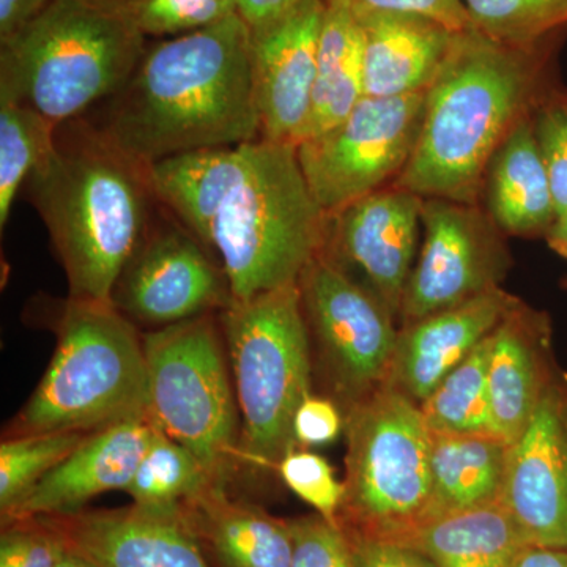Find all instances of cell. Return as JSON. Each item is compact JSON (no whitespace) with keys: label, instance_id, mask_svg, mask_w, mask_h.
<instances>
[{"label":"cell","instance_id":"6da1fadb","mask_svg":"<svg viewBox=\"0 0 567 567\" xmlns=\"http://www.w3.org/2000/svg\"><path fill=\"white\" fill-rule=\"evenodd\" d=\"M156 200L221 260L233 301L300 281L324 251L328 215L297 145L267 140L171 156L148 167Z\"/></svg>","mask_w":567,"mask_h":567},{"label":"cell","instance_id":"7a4b0ae2","mask_svg":"<svg viewBox=\"0 0 567 567\" xmlns=\"http://www.w3.org/2000/svg\"><path fill=\"white\" fill-rule=\"evenodd\" d=\"M110 100L106 121L96 128L144 166L260 140L251 31L234 14L164 39L145 50L125 87Z\"/></svg>","mask_w":567,"mask_h":567},{"label":"cell","instance_id":"3957f363","mask_svg":"<svg viewBox=\"0 0 567 567\" xmlns=\"http://www.w3.org/2000/svg\"><path fill=\"white\" fill-rule=\"evenodd\" d=\"M551 47L554 37L516 48L473 28L457 32L425 91L415 151L393 186L476 204L494 153L517 122L554 93L544 91Z\"/></svg>","mask_w":567,"mask_h":567},{"label":"cell","instance_id":"277c9868","mask_svg":"<svg viewBox=\"0 0 567 567\" xmlns=\"http://www.w3.org/2000/svg\"><path fill=\"white\" fill-rule=\"evenodd\" d=\"M74 122V121H73ZM63 123L54 147L25 182L50 233L70 298L112 303L115 284L148 230V166L96 126Z\"/></svg>","mask_w":567,"mask_h":567},{"label":"cell","instance_id":"5b68a950","mask_svg":"<svg viewBox=\"0 0 567 567\" xmlns=\"http://www.w3.org/2000/svg\"><path fill=\"white\" fill-rule=\"evenodd\" d=\"M132 0H52L0 43V99L61 126L125 87L144 55Z\"/></svg>","mask_w":567,"mask_h":567},{"label":"cell","instance_id":"8992f818","mask_svg":"<svg viewBox=\"0 0 567 567\" xmlns=\"http://www.w3.org/2000/svg\"><path fill=\"white\" fill-rule=\"evenodd\" d=\"M58 346L7 436L95 432L147 415L144 339L112 303L62 301Z\"/></svg>","mask_w":567,"mask_h":567},{"label":"cell","instance_id":"52a82bcc","mask_svg":"<svg viewBox=\"0 0 567 567\" xmlns=\"http://www.w3.org/2000/svg\"><path fill=\"white\" fill-rule=\"evenodd\" d=\"M238 415V464L278 470L297 447L293 417L311 394V344L298 284L251 300L230 301L219 315Z\"/></svg>","mask_w":567,"mask_h":567},{"label":"cell","instance_id":"ba28073f","mask_svg":"<svg viewBox=\"0 0 567 567\" xmlns=\"http://www.w3.org/2000/svg\"><path fill=\"white\" fill-rule=\"evenodd\" d=\"M346 487L339 525L404 536L427 516L432 431L420 404L383 385L347 409Z\"/></svg>","mask_w":567,"mask_h":567},{"label":"cell","instance_id":"9c48e42d","mask_svg":"<svg viewBox=\"0 0 567 567\" xmlns=\"http://www.w3.org/2000/svg\"><path fill=\"white\" fill-rule=\"evenodd\" d=\"M147 417L192 451L216 483L238 465V406L221 324L210 315L142 336Z\"/></svg>","mask_w":567,"mask_h":567},{"label":"cell","instance_id":"30bf717a","mask_svg":"<svg viewBox=\"0 0 567 567\" xmlns=\"http://www.w3.org/2000/svg\"><path fill=\"white\" fill-rule=\"evenodd\" d=\"M424 104L425 91L363 96L344 121L297 145L306 183L328 216L402 174L420 137Z\"/></svg>","mask_w":567,"mask_h":567},{"label":"cell","instance_id":"8fae6325","mask_svg":"<svg viewBox=\"0 0 567 567\" xmlns=\"http://www.w3.org/2000/svg\"><path fill=\"white\" fill-rule=\"evenodd\" d=\"M298 287L324 371L349 409L385 385L399 338L393 315L324 252L305 268Z\"/></svg>","mask_w":567,"mask_h":567},{"label":"cell","instance_id":"7c38bea8","mask_svg":"<svg viewBox=\"0 0 567 567\" xmlns=\"http://www.w3.org/2000/svg\"><path fill=\"white\" fill-rule=\"evenodd\" d=\"M421 224L424 245L401 308L405 324L498 287L509 265L502 230L476 204L424 197Z\"/></svg>","mask_w":567,"mask_h":567},{"label":"cell","instance_id":"4fadbf2b","mask_svg":"<svg viewBox=\"0 0 567 567\" xmlns=\"http://www.w3.org/2000/svg\"><path fill=\"white\" fill-rule=\"evenodd\" d=\"M233 301L226 276L185 227H159L144 235L123 268L112 305L151 327L164 328L210 315Z\"/></svg>","mask_w":567,"mask_h":567},{"label":"cell","instance_id":"5bb4252c","mask_svg":"<svg viewBox=\"0 0 567 567\" xmlns=\"http://www.w3.org/2000/svg\"><path fill=\"white\" fill-rule=\"evenodd\" d=\"M324 9L322 0H303L278 20L249 29L260 140L293 145L303 141Z\"/></svg>","mask_w":567,"mask_h":567},{"label":"cell","instance_id":"9a60e30c","mask_svg":"<svg viewBox=\"0 0 567 567\" xmlns=\"http://www.w3.org/2000/svg\"><path fill=\"white\" fill-rule=\"evenodd\" d=\"M566 406L547 386L528 427L507 446L499 502L528 546L567 550Z\"/></svg>","mask_w":567,"mask_h":567},{"label":"cell","instance_id":"2e32d148","mask_svg":"<svg viewBox=\"0 0 567 567\" xmlns=\"http://www.w3.org/2000/svg\"><path fill=\"white\" fill-rule=\"evenodd\" d=\"M424 197L406 189H379L328 216L324 254L363 271L374 293L401 315L412 276Z\"/></svg>","mask_w":567,"mask_h":567},{"label":"cell","instance_id":"e0dca14e","mask_svg":"<svg viewBox=\"0 0 567 567\" xmlns=\"http://www.w3.org/2000/svg\"><path fill=\"white\" fill-rule=\"evenodd\" d=\"M518 305L498 286L406 324L385 385L421 404Z\"/></svg>","mask_w":567,"mask_h":567},{"label":"cell","instance_id":"ac0fdd59","mask_svg":"<svg viewBox=\"0 0 567 567\" xmlns=\"http://www.w3.org/2000/svg\"><path fill=\"white\" fill-rule=\"evenodd\" d=\"M155 425L147 415L89 432L65 461L48 473L6 522L81 513L95 496L128 488Z\"/></svg>","mask_w":567,"mask_h":567},{"label":"cell","instance_id":"d6986e66","mask_svg":"<svg viewBox=\"0 0 567 567\" xmlns=\"http://www.w3.org/2000/svg\"><path fill=\"white\" fill-rule=\"evenodd\" d=\"M48 518L69 546L103 567H210L182 516H156L130 506Z\"/></svg>","mask_w":567,"mask_h":567},{"label":"cell","instance_id":"ffe728a7","mask_svg":"<svg viewBox=\"0 0 567 567\" xmlns=\"http://www.w3.org/2000/svg\"><path fill=\"white\" fill-rule=\"evenodd\" d=\"M363 32L364 96L390 99L427 91L456 31L415 13L354 14Z\"/></svg>","mask_w":567,"mask_h":567},{"label":"cell","instance_id":"44dd1931","mask_svg":"<svg viewBox=\"0 0 567 567\" xmlns=\"http://www.w3.org/2000/svg\"><path fill=\"white\" fill-rule=\"evenodd\" d=\"M182 518L221 567H290L292 563L290 520L230 498L226 484L213 483L194 495L183 505Z\"/></svg>","mask_w":567,"mask_h":567},{"label":"cell","instance_id":"7402d4cb","mask_svg":"<svg viewBox=\"0 0 567 567\" xmlns=\"http://www.w3.org/2000/svg\"><path fill=\"white\" fill-rule=\"evenodd\" d=\"M533 114L518 121L494 153L481 189L496 227L520 237L546 235L557 219Z\"/></svg>","mask_w":567,"mask_h":567},{"label":"cell","instance_id":"603a6c76","mask_svg":"<svg viewBox=\"0 0 567 567\" xmlns=\"http://www.w3.org/2000/svg\"><path fill=\"white\" fill-rule=\"evenodd\" d=\"M395 540L415 547L435 567H514L528 546L499 499L427 518Z\"/></svg>","mask_w":567,"mask_h":567},{"label":"cell","instance_id":"cb8c5ba5","mask_svg":"<svg viewBox=\"0 0 567 567\" xmlns=\"http://www.w3.org/2000/svg\"><path fill=\"white\" fill-rule=\"evenodd\" d=\"M535 319L520 303L492 333L487 372L492 423L507 446L524 434L547 388L540 375Z\"/></svg>","mask_w":567,"mask_h":567},{"label":"cell","instance_id":"d4e9b609","mask_svg":"<svg viewBox=\"0 0 567 567\" xmlns=\"http://www.w3.org/2000/svg\"><path fill=\"white\" fill-rule=\"evenodd\" d=\"M506 456V443L495 435L432 432V498L424 520L498 502Z\"/></svg>","mask_w":567,"mask_h":567},{"label":"cell","instance_id":"484cf974","mask_svg":"<svg viewBox=\"0 0 567 567\" xmlns=\"http://www.w3.org/2000/svg\"><path fill=\"white\" fill-rule=\"evenodd\" d=\"M324 7L315 93L303 141L344 121L364 96L360 22L352 11Z\"/></svg>","mask_w":567,"mask_h":567},{"label":"cell","instance_id":"4316f807","mask_svg":"<svg viewBox=\"0 0 567 567\" xmlns=\"http://www.w3.org/2000/svg\"><path fill=\"white\" fill-rule=\"evenodd\" d=\"M213 483L216 481L192 451L155 427L125 492L132 496L133 506L144 513L182 516L183 505Z\"/></svg>","mask_w":567,"mask_h":567},{"label":"cell","instance_id":"83f0119b","mask_svg":"<svg viewBox=\"0 0 567 567\" xmlns=\"http://www.w3.org/2000/svg\"><path fill=\"white\" fill-rule=\"evenodd\" d=\"M492 333L421 402L435 434L495 435L487 383Z\"/></svg>","mask_w":567,"mask_h":567},{"label":"cell","instance_id":"f1b7e54d","mask_svg":"<svg viewBox=\"0 0 567 567\" xmlns=\"http://www.w3.org/2000/svg\"><path fill=\"white\" fill-rule=\"evenodd\" d=\"M58 125L24 104L0 99V227L18 194L54 147Z\"/></svg>","mask_w":567,"mask_h":567},{"label":"cell","instance_id":"f546056e","mask_svg":"<svg viewBox=\"0 0 567 567\" xmlns=\"http://www.w3.org/2000/svg\"><path fill=\"white\" fill-rule=\"evenodd\" d=\"M473 29L496 43L532 48L567 28V0H464Z\"/></svg>","mask_w":567,"mask_h":567},{"label":"cell","instance_id":"4dcf8cb0","mask_svg":"<svg viewBox=\"0 0 567 567\" xmlns=\"http://www.w3.org/2000/svg\"><path fill=\"white\" fill-rule=\"evenodd\" d=\"M89 432L7 436L0 445V511L9 516L29 492L80 446Z\"/></svg>","mask_w":567,"mask_h":567},{"label":"cell","instance_id":"1f68e13d","mask_svg":"<svg viewBox=\"0 0 567 567\" xmlns=\"http://www.w3.org/2000/svg\"><path fill=\"white\" fill-rule=\"evenodd\" d=\"M145 37L173 39L212 28L237 14L235 0H132Z\"/></svg>","mask_w":567,"mask_h":567},{"label":"cell","instance_id":"d6a6232c","mask_svg":"<svg viewBox=\"0 0 567 567\" xmlns=\"http://www.w3.org/2000/svg\"><path fill=\"white\" fill-rule=\"evenodd\" d=\"M276 472L295 495L315 507L320 517L339 525L346 487L344 483L336 480L333 466L328 464L327 458L295 447L279 462Z\"/></svg>","mask_w":567,"mask_h":567},{"label":"cell","instance_id":"836d02e7","mask_svg":"<svg viewBox=\"0 0 567 567\" xmlns=\"http://www.w3.org/2000/svg\"><path fill=\"white\" fill-rule=\"evenodd\" d=\"M66 546L65 536L51 518L7 522L0 535V567H54Z\"/></svg>","mask_w":567,"mask_h":567},{"label":"cell","instance_id":"e575fe53","mask_svg":"<svg viewBox=\"0 0 567 567\" xmlns=\"http://www.w3.org/2000/svg\"><path fill=\"white\" fill-rule=\"evenodd\" d=\"M290 528L293 535L290 567H357L341 525L330 524L317 514L290 520Z\"/></svg>","mask_w":567,"mask_h":567},{"label":"cell","instance_id":"d590c367","mask_svg":"<svg viewBox=\"0 0 567 567\" xmlns=\"http://www.w3.org/2000/svg\"><path fill=\"white\" fill-rule=\"evenodd\" d=\"M535 133L546 166L557 216L567 212V111L558 93L540 104L533 114Z\"/></svg>","mask_w":567,"mask_h":567},{"label":"cell","instance_id":"8d00e7d4","mask_svg":"<svg viewBox=\"0 0 567 567\" xmlns=\"http://www.w3.org/2000/svg\"><path fill=\"white\" fill-rule=\"evenodd\" d=\"M324 6L341 7L353 14L372 11H395L415 13L442 22L451 31L462 32L472 29L464 0H322Z\"/></svg>","mask_w":567,"mask_h":567},{"label":"cell","instance_id":"74e56055","mask_svg":"<svg viewBox=\"0 0 567 567\" xmlns=\"http://www.w3.org/2000/svg\"><path fill=\"white\" fill-rule=\"evenodd\" d=\"M342 529L352 547L357 567H435L420 550L401 540L350 527Z\"/></svg>","mask_w":567,"mask_h":567},{"label":"cell","instance_id":"f35d334b","mask_svg":"<svg viewBox=\"0 0 567 567\" xmlns=\"http://www.w3.org/2000/svg\"><path fill=\"white\" fill-rule=\"evenodd\" d=\"M344 425L346 417L333 401L309 394L293 417L295 442L301 446L328 445L338 440Z\"/></svg>","mask_w":567,"mask_h":567},{"label":"cell","instance_id":"ab89813d","mask_svg":"<svg viewBox=\"0 0 567 567\" xmlns=\"http://www.w3.org/2000/svg\"><path fill=\"white\" fill-rule=\"evenodd\" d=\"M51 2L52 0H0V43L28 28Z\"/></svg>","mask_w":567,"mask_h":567},{"label":"cell","instance_id":"60d3db41","mask_svg":"<svg viewBox=\"0 0 567 567\" xmlns=\"http://www.w3.org/2000/svg\"><path fill=\"white\" fill-rule=\"evenodd\" d=\"M235 2H237L238 17L249 29H257L289 13L303 0H235Z\"/></svg>","mask_w":567,"mask_h":567},{"label":"cell","instance_id":"b9f144b4","mask_svg":"<svg viewBox=\"0 0 567 567\" xmlns=\"http://www.w3.org/2000/svg\"><path fill=\"white\" fill-rule=\"evenodd\" d=\"M514 567H567V550L539 546H527L518 555Z\"/></svg>","mask_w":567,"mask_h":567},{"label":"cell","instance_id":"7bdbcfd3","mask_svg":"<svg viewBox=\"0 0 567 567\" xmlns=\"http://www.w3.org/2000/svg\"><path fill=\"white\" fill-rule=\"evenodd\" d=\"M546 238L554 251L567 257V212L557 216V219L548 229Z\"/></svg>","mask_w":567,"mask_h":567},{"label":"cell","instance_id":"ee69618b","mask_svg":"<svg viewBox=\"0 0 567 567\" xmlns=\"http://www.w3.org/2000/svg\"><path fill=\"white\" fill-rule=\"evenodd\" d=\"M69 544V543H66ZM54 567H103L99 561L89 557V555L82 554L76 548L66 546V550L63 551L62 558L59 559L58 565Z\"/></svg>","mask_w":567,"mask_h":567},{"label":"cell","instance_id":"f6af8a7d","mask_svg":"<svg viewBox=\"0 0 567 567\" xmlns=\"http://www.w3.org/2000/svg\"><path fill=\"white\" fill-rule=\"evenodd\" d=\"M559 102H561L563 106L567 111V95H563V93H558Z\"/></svg>","mask_w":567,"mask_h":567},{"label":"cell","instance_id":"bcb514c9","mask_svg":"<svg viewBox=\"0 0 567 567\" xmlns=\"http://www.w3.org/2000/svg\"><path fill=\"white\" fill-rule=\"evenodd\" d=\"M566 417H567V406H566Z\"/></svg>","mask_w":567,"mask_h":567}]
</instances>
